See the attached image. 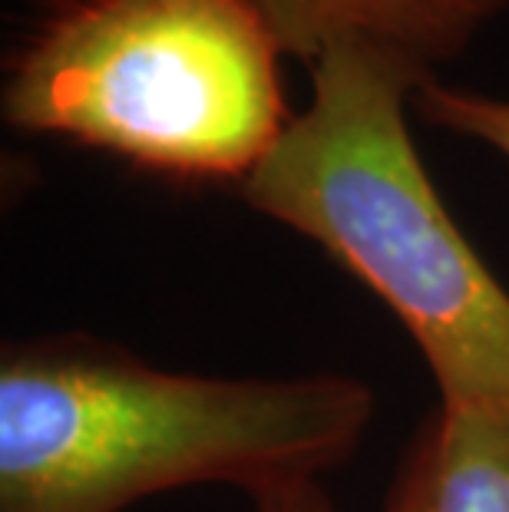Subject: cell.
I'll return each instance as SVG.
<instances>
[{"instance_id": "6da1fadb", "label": "cell", "mask_w": 509, "mask_h": 512, "mask_svg": "<svg viewBox=\"0 0 509 512\" xmlns=\"http://www.w3.org/2000/svg\"><path fill=\"white\" fill-rule=\"evenodd\" d=\"M374 394L357 377H205L93 337H43L0 357V512H123L166 489L258 496L338 470Z\"/></svg>"}, {"instance_id": "3957f363", "label": "cell", "mask_w": 509, "mask_h": 512, "mask_svg": "<svg viewBox=\"0 0 509 512\" xmlns=\"http://www.w3.org/2000/svg\"><path fill=\"white\" fill-rule=\"evenodd\" d=\"M252 0H63L4 83V119L169 179L245 182L291 123Z\"/></svg>"}, {"instance_id": "7a4b0ae2", "label": "cell", "mask_w": 509, "mask_h": 512, "mask_svg": "<svg viewBox=\"0 0 509 512\" xmlns=\"http://www.w3.org/2000/svg\"><path fill=\"white\" fill-rule=\"evenodd\" d=\"M430 76L371 43L324 50L308 110L291 116L242 195L397 314L437 407L509 413V291L453 222L407 129V103Z\"/></svg>"}, {"instance_id": "277c9868", "label": "cell", "mask_w": 509, "mask_h": 512, "mask_svg": "<svg viewBox=\"0 0 509 512\" xmlns=\"http://www.w3.org/2000/svg\"><path fill=\"white\" fill-rule=\"evenodd\" d=\"M281 50L308 67L338 43H371L433 73L457 60L509 0H252Z\"/></svg>"}, {"instance_id": "5b68a950", "label": "cell", "mask_w": 509, "mask_h": 512, "mask_svg": "<svg viewBox=\"0 0 509 512\" xmlns=\"http://www.w3.org/2000/svg\"><path fill=\"white\" fill-rule=\"evenodd\" d=\"M384 512H509V413L437 407L410 443Z\"/></svg>"}, {"instance_id": "8992f818", "label": "cell", "mask_w": 509, "mask_h": 512, "mask_svg": "<svg viewBox=\"0 0 509 512\" xmlns=\"http://www.w3.org/2000/svg\"><path fill=\"white\" fill-rule=\"evenodd\" d=\"M414 110L427 126L476 139L509 162V100L473 90H453V86H443L430 76L417 86Z\"/></svg>"}, {"instance_id": "52a82bcc", "label": "cell", "mask_w": 509, "mask_h": 512, "mask_svg": "<svg viewBox=\"0 0 509 512\" xmlns=\"http://www.w3.org/2000/svg\"><path fill=\"white\" fill-rule=\"evenodd\" d=\"M252 499H255V512H334V503H331V496L324 493L321 479L275 486Z\"/></svg>"}]
</instances>
